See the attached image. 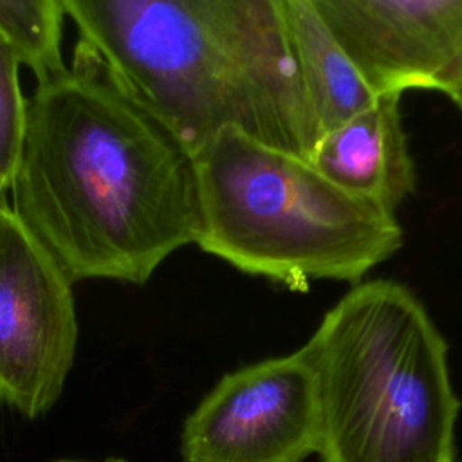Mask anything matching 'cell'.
Listing matches in <instances>:
<instances>
[{
	"mask_svg": "<svg viewBox=\"0 0 462 462\" xmlns=\"http://www.w3.org/2000/svg\"><path fill=\"white\" fill-rule=\"evenodd\" d=\"M11 208L76 283H146L197 244L193 155L99 70L74 61L27 99Z\"/></svg>",
	"mask_w": 462,
	"mask_h": 462,
	"instance_id": "6da1fadb",
	"label": "cell"
},
{
	"mask_svg": "<svg viewBox=\"0 0 462 462\" xmlns=\"http://www.w3.org/2000/svg\"><path fill=\"white\" fill-rule=\"evenodd\" d=\"M63 0H0V36L38 85L63 76Z\"/></svg>",
	"mask_w": 462,
	"mask_h": 462,
	"instance_id": "30bf717a",
	"label": "cell"
},
{
	"mask_svg": "<svg viewBox=\"0 0 462 462\" xmlns=\"http://www.w3.org/2000/svg\"><path fill=\"white\" fill-rule=\"evenodd\" d=\"M377 97L444 88L462 58V0H314Z\"/></svg>",
	"mask_w": 462,
	"mask_h": 462,
	"instance_id": "52a82bcc",
	"label": "cell"
},
{
	"mask_svg": "<svg viewBox=\"0 0 462 462\" xmlns=\"http://www.w3.org/2000/svg\"><path fill=\"white\" fill-rule=\"evenodd\" d=\"M74 61L99 70L191 155L224 130L310 159L321 130L283 0H63Z\"/></svg>",
	"mask_w": 462,
	"mask_h": 462,
	"instance_id": "7a4b0ae2",
	"label": "cell"
},
{
	"mask_svg": "<svg viewBox=\"0 0 462 462\" xmlns=\"http://www.w3.org/2000/svg\"><path fill=\"white\" fill-rule=\"evenodd\" d=\"M20 61L0 36V204L13 182L27 121V99L18 79Z\"/></svg>",
	"mask_w": 462,
	"mask_h": 462,
	"instance_id": "8fae6325",
	"label": "cell"
},
{
	"mask_svg": "<svg viewBox=\"0 0 462 462\" xmlns=\"http://www.w3.org/2000/svg\"><path fill=\"white\" fill-rule=\"evenodd\" d=\"M401 96H381L368 108L327 132L310 164L343 191L393 211L417 189Z\"/></svg>",
	"mask_w": 462,
	"mask_h": 462,
	"instance_id": "ba28073f",
	"label": "cell"
},
{
	"mask_svg": "<svg viewBox=\"0 0 462 462\" xmlns=\"http://www.w3.org/2000/svg\"><path fill=\"white\" fill-rule=\"evenodd\" d=\"M54 462H85V460H54ZM103 462H126L125 458H119V457H110V458H106V460H103Z\"/></svg>",
	"mask_w": 462,
	"mask_h": 462,
	"instance_id": "4fadbf2b",
	"label": "cell"
},
{
	"mask_svg": "<svg viewBox=\"0 0 462 462\" xmlns=\"http://www.w3.org/2000/svg\"><path fill=\"white\" fill-rule=\"evenodd\" d=\"M318 444V381L301 348L226 374L180 440L184 462H303Z\"/></svg>",
	"mask_w": 462,
	"mask_h": 462,
	"instance_id": "8992f818",
	"label": "cell"
},
{
	"mask_svg": "<svg viewBox=\"0 0 462 462\" xmlns=\"http://www.w3.org/2000/svg\"><path fill=\"white\" fill-rule=\"evenodd\" d=\"M319 397L321 462H457L448 343L402 283H354L301 346Z\"/></svg>",
	"mask_w": 462,
	"mask_h": 462,
	"instance_id": "3957f363",
	"label": "cell"
},
{
	"mask_svg": "<svg viewBox=\"0 0 462 462\" xmlns=\"http://www.w3.org/2000/svg\"><path fill=\"white\" fill-rule=\"evenodd\" d=\"M460 90H462V58H460V61L457 63V67L453 69V72L449 74V78H448V81H446L442 92L451 97V96H455V94L460 92Z\"/></svg>",
	"mask_w": 462,
	"mask_h": 462,
	"instance_id": "7c38bea8",
	"label": "cell"
},
{
	"mask_svg": "<svg viewBox=\"0 0 462 462\" xmlns=\"http://www.w3.org/2000/svg\"><path fill=\"white\" fill-rule=\"evenodd\" d=\"M283 11L300 74L323 135L368 108L377 96L318 13L314 0H283Z\"/></svg>",
	"mask_w": 462,
	"mask_h": 462,
	"instance_id": "9c48e42d",
	"label": "cell"
},
{
	"mask_svg": "<svg viewBox=\"0 0 462 462\" xmlns=\"http://www.w3.org/2000/svg\"><path fill=\"white\" fill-rule=\"evenodd\" d=\"M65 274L11 204H0V401L27 419L60 399L79 325Z\"/></svg>",
	"mask_w": 462,
	"mask_h": 462,
	"instance_id": "5b68a950",
	"label": "cell"
},
{
	"mask_svg": "<svg viewBox=\"0 0 462 462\" xmlns=\"http://www.w3.org/2000/svg\"><path fill=\"white\" fill-rule=\"evenodd\" d=\"M451 101H453V103L458 106V110L462 112V90H460V92H457L455 96H451Z\"/></svg>",
	"mask_w": 462,
	"mask_h": 462,
	"instance_id": "5bb4252c",
	"label": "cell"
},
{
	"mask_svg": "<svg viewBox=\"0 0 462 462\" xmlns=\"http://www.w3.org/2000/svg\"><path fill=\"white\" fill-rule=\"evenodd\" d=\"M197 245L289 289L314 280L359 283L402 245L393 211L357 199L310 161L224 130L193 153Z\"/></svg>",
	"mask_w": 462,
	"mask_h": 462,
	"instance_id": "277c9868",
	"label": "cell"
}]
</instances>
